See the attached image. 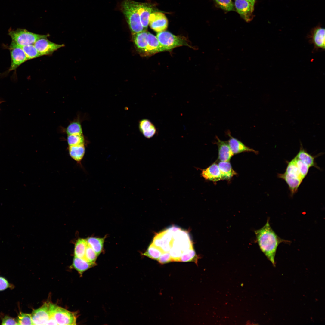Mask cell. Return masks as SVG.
I'll return each instance as SVG.
<instances>
[{"label": "cell", "instance_id": "cell-24", "mask_svg": "<svg viewBox=\"0 0 325 325\" xmlns=\"http://www.w3.org/2000/svg\"><path fill=\"white\" fill-rule=\"evenodd\" d=\"M221 179L229 180L237 174L233 169L230 163L228 162L221 161L218 164Z\"/></svg>", "mask_w": 325, "mask_h": 325}, {"label": "cell", "instance_id": "cell-21", "mask_svg": "<svg viewBox=\"0 0 325 325\" xmlns=\"http://www.w3.org/2000/svg\"><path fill=\"white\" fill-rule=\"evenodd\" d=\"M284 173L291 178L299 180L302 182L305 178L302 174L293 158L288 162Z\"/></svg>", "mask_w": 325, "mask_h": 325}, {"label": "cell", "instance_id": "cell-16", "mask_svg": "<svg viewBox=\"0 0 325 325\" xmlns=\"http://www.w3.org/2000/svg\"><path fill=\"white\" fill-rule=\"evenodd\" d=\"M201 175L205 179L217 181L221 179L218 164L214 163L207 168L202 170Z\"/></svg>", "mask_w": 325, "mask_h": 325}, {"label": "cell", "instance_id": "cell-7", "mask_svg": "<svg viewBox=\"0 0 325 325\" xmlns=\"http://www.w3.org/2000/svg\"><path fill=\"white\" fill-rule=\"evenodd\" d=\"M54 319L57 325H76L77 315L57 305L53 313Z\"/></svg>", "mask_w": 325, "mask_h": 325}, {"label": "cell", "instance_id": "cell-30", "mask_svg": "<svg viewBox=\"0 0 325 325\" xmlns=\"http://www.w3.org/2000/svg\"><path fill=\"white\" fill-rule=\"evenodd\" d=\"M16 320L18 325H33L31 314L20 312Z\"/></svg>", "mask_w": 325, "mask_h": 325}, {"label": "cell", "instance_id": "cell-33", "mask_svg": "<svg viewBox=\"0 0 325 325\" xmlns=\"http://www.w3.org/2000/svg\"><path fill=\"white\" fill-rule=\"evenodd\" d=\"M293 159L297 166L299 169L302 174L305 178L308 173L310 167L305 163L298 159L296 156Z\"/></svg>", "mask_w": 325, "mask_h": 325}, {"label": "cell", "instance_id": "cell-18", "mask_svg": "<svg viewBox=\"0 0 325 325\" xmlns=\"http://www.w3.org/2000/svg\"><path fill=\"white\" fill-rule=\"evenodd\" d=\"M148 44L146 53L152 54L165 51L160 44L157 37L148 32Z\"/></svg>", "mask_w": 325, "mask_h": 325}, {"label": "cell", "instance_id": "cell-10", "mask_svg": "<svg viewBox=\"0 0 325 325\" xmlns=\"http://www.w3.org/2000/svg\"><path fill=\"white\" fill-rule=\"evenodd\" d=\"M168 22L166 16L160 12H153L150 16L149 25L154 31L158 32L165 31L167 29Z\"/></svg>", "mask_w": 325, "mask_h": 325}, {"label": "cell", "instance_id": "cell-31", "mask_svg": "<svg viewBox=\"0 0 325 325\" xmlns=\"http://www.w3.org/2000/svg\"><path fill=\"white\" fill-rule=\"evenodd\" d=\"M221 9L227 11L234 10V5L232 0H213Z\"/></svg>", "mask_w": 325, "mask_h": 325}, {"label": "cell", "instance_id": "cell-32", "mask_svg": "<svg viewBox=\"0 0 325 325\" xmlns=\"http://www.w3.org/2000/svg\"><path fill=\"white\" fill-rule=\"evenodd\" d=\"M98 256L94 250L88 244L85 252L84 259L89 262L95 263Z\"/></svg>", "mask_w": 325, "mask_h": 325}, {"label": "cell", "instance_id": "cell-26", "mask_svg": "<svg viewBox=\"0 0 325 325\" xmlns=\"http://www.w3.org/2000/svg\"><path fill=\"white\" fill-rule=\"evenodd\" d=\"M88 245L86 239H78L75 244V256L84 259L86 249Z\"/></svg>", "mask_w": 325, "mask_h": 325}, {"label": "cell", "instance_id": "cell-35", "mask_svg": "<svg viewBox=\"0 0 325 325\" xmlns=\"http://www.w3.org/2000/svg\"><path fill=\"white\" fill-rule=\"evenodd\" d=\"M14 287L5 278L0 276V291H3L8 288H12Z\"/></svg>", "mask_w": 325, "mask_h": 325}, {"label": "cell", "instance_id": "cell-4", "mask_svg": "<svg viewBox=\"0 0 325 325\" xmlns=\"http://www.w3.org/2000/svg\"><path fill=\"white\" fill-rule=\"evenodd\" d=\"M8 34L11 38V42L21 47L34 45L38 39L47 38L48 36V34H38L29 31L25 29L20 28L15 30H10Z\"/></svg>", "mask_w": 325, "mask_h": 325}, {"label": "cell", "instance_id": "cell-15", "mask_svg": "<svg viewBox=\"0 0 325 325\" xmlns=\"http://www.w3.org/2000/svg\"><path fill=\"white\" fill-rule=\"evenodd\" d=\"M139 128L143 136L148 139L153 137L156 133L155 126L147 119H143L139 121Z\"/></svg>", "mask_w": 325, "mask_h": 325}, {"label": "cell", "instance_id": "cell-9", "mask_svg": "<svg viewBox=\"0 0 325 325\" xmlns=\"http://www.w3.org/2000/svg\"><path fill=\"white\" fill-rule=\"evenodd\" d=\"M41 56L51 54L54 51L65 46L53 42L47 38H42L37 40L34 44Z\"/></svg>", "mask_w": 325, "mask_h": 325}, {"label": "cell", "instance_id": "cell-23", "mask_svg": "<svg viewBox=\"0 0 325 325\" xmlns=\"http://www.w3.org/2000/svg\"><path fill=\"white\" fill-rule=\"evenodd\" d=\"M277 177L283 180L286 182L291 196H293L297 192L298 188L302 182L299 180L291 178L284 173L278 174Z\"/></svg>", "mask_w": 325, "mask_h": 325}, {"label": "cell", "instance_id": "cell-37", "mask_svg": "<svg viewBox=\"0 0 325 325\" xmlns=\"http://www.w3.org/2000/svg\"><path fill=\"white\" fill-rule=\"evenodd\" d=\"M2 102V101H1L0 100V104H1V103Z\"/></svg>", "mask_w": 325, "mask_h": 325}, {"label": "cell", "instance_id": "cell-8", "mask_svg": "<svg viewBox=\"0 0 325 325\" xmlns=\"http://www.w3.org/2000/svg\"><path fill=\"white\" fill-rule=\"evenodd\" d=\"M9 48L11 62L9 71H11L15 70L28 60L21 47L11 42Z\"/></svg>", "mask_w": 325, "mask_h": 325}, {"label": "cell", "instance_id": "cell-1", "mask_svg": "<svg viewBox=\"0 0 325 325\" xmlns=\"http://www.w3.org/2000/svg\"><path fill=\"white\" fill-rule=\"evenodd\" d=\"M257 242L261 250L273 264L277 247L282 243L289 241L280 238L271 228L268 219L265 225L255 231Z\"/></svg>", "mask_w": 325, "mask_h": 325}, {"label": "cell", "instance_id": "cell-3", "mask_svg": "<svg viewBox=\"0 0 325 325\" xmlns=\"http://www.w3.org/2000/svg\"><path fill=\"white\" fill-rule=\"evenodd\" d=\"M56 306L52 303L45 302L40 308L34 310L31 314L33 325H57L53 317Z\"/></svg>", "mask_w": 325, "mask_h": 325}, {"label": "cell", "instance_id": "cell-29", "mask_svg": "<svg viewBox=\"0 0 325 325\" xmlns=\"http://www.w3.org/2000/svg\"><path fill=\"white\" fill-rule=\"evenodd\" d=\"M67 141L68 146L85 144V138L82 134L67 135Z\"/></svg>", "mask_w": 325, "mask_h": 325}, {"label": "cell", "instance_id": "cell-11", "mask_svg": "<svg viewBox=\"0 0 325 325\" xmlns=\"http://www.w3.org/2000/svg\"><path fill=\"white\" fill-rule=\"evenodd\" d=\"M234 5L237 12L245 21H251L254 9L249 2L246 0H235Z\"/></svg>", "mask_w": 325, "mask_h": 325}, {"label": "cell", "instance_id": "cell-17", "mask_svg": "<svg viewBox=\"0 0 325 325\" xmlns=\"http://www.w3.org/2000/svg\"><path fill=\"white\" fill-rule=\"evenodd\" d=\"M148 32L147 30L132 34L133 41L137 49L146 52L148 44Z\"/></svg>", "mask_w": 325, "mask_h": 325}, {"label": "cell", "instance_id": "cell-2", "mask_svg": "<svg viewBox=\"0 0 325 325\" xmlns=\"http://www.w3.org/2000/svg\"><path fill=\"white\" fill-rule=\"evenodd\" d=\"M138 4V2L132 0H125L121 4V9L132 34L147 30L144 29L140 21Z\"/></svg>", "mask_w": 325, "mask_h": 325}, {"label": "cell", "instance_id": "cell-13", "mask_svg": "<svg viewBox=\"0 0 325 325\" xmlns=\"http://www.w3.org/2000/svg\"><path fill=\"white\" fill-rule=\"evenodd\" d=\"M138 10L141 23L144 29L147 30L150 15L153 12L152 5L148 3L138 2Z\"/></svg>", "mask_w": 325, "mask_h": 325}, {"label": "cell", "instance_id": "cell-5", "mask_svg": "<svg viewBox=\"0 0 325 325\" xmlns=\"http://www.w3.org/2000/svg\"><path fill=\"white\" fill-rule=\"evenodd\" d=\"M156 37L165 51L182 46L192 47L189 44L188 40L185 37L175 36L167 31L158 32Z\"/></svg>", "mask_w": 325, "mask_h": 325}, {"label": "cell", "instance_id": "cell-34", "mask_svg": "<svg viewBox=\"0 0 325 325\" xmlns=\"http://www.w3.org/2000/svg\"><path fill=\"white\" fill-rule=\"evenodd\" d=\"M2 325H18L16 319L8 315L5 316L2 319Z\"/></svg>", "mask_w": 325, "mask_h": 325}, {"label": "cell", "instance_id": "cell-20", "mask_svg": "<svg viewBox=\"0 0 325 325\" xmlns=\"http://www.w3.org/2000/svg\"><path fill=\"white\" fill-rule=\"evenodd\" d=\"M68 151L70 156L77 163H80L85 154V144L68 146Z\"/></svg>", "mask_w": 325, "mask_h": 325}, {"label": "cell", "instance_id": "cell-19", "mask_svg": "<svg viewBox=\"0 0 325 325\" xmlns=\"http://www.w3.org/2000/svg\"><path fill=\"white\" fill-rule=\"evenodd\" d=\"M317 156H314L309 154L303 147L302 144L300 142V150L296 156V157L305 163L310 167H314L318 169H320V168L317 165L315 160Z\"/></svg>", "mask_w": 325, "mask_h": 325}, {"label": "cell", "instance_id": "cell-25", "mask_svg": "<svg viewBox=\"0 0 325 325\" xmlns=\"http://www.w3.org/2000/svg\"><path fill=\"white\" fill-rule=\"evenodd\" d=\"M105 237L99 238L91 237L86 239L89 245L98 256L102 252Z\"/></svg>", "mask_w": 325, "mask_h": 325}, {"label": "cell", "instance_id": "cell-6", "mask_svg": "<svg viewBox=\"0 0 325 325\" xmlns=\"http://www.w3.org/2000/svg\"><path fill=\"white\" fill-rule=\"evenodd\" d=\"M309 42L313 44V52L324 51L325 49V29L317 26L312 29L307 36Z\"/></svg>", "mask_w": 325, "mask_h": 325}, {"label": "cell", "instance_id": "cell-27", "mask_svg": "<svg viewBox=\"0 0 325 325\" xmlns=\"http://www.w3.org/2000/svg\"><path fill=\"white\" fill-rule=\"evenodd\" d=\"M65 131L67 135L82 134L81 124L79 120H74L70 122Z\"/></svg>", "mask_w": 325, "mask_h": 325}, {"label": "cell", "instance_id": "cell-14", "mask_svg": "<svg viewBox=\"0 0 325 325\" xmlns=\"http://www.w3.org/2000/svg\"><path fill=\"white\" fill-rule=\"evenodd\" d=\"M216 144L218 151V159L223 162H229L234 154L231 151L228 142L221 140L216 136Z\"/></svg>", "mask_w": 325, "mask_h": 325}, {"label": "cell", "instance_id": "cell-12", "mask_svg": "<svg viewBox=\"0 0 325 325\" xmlns=\"http://www.w3.org/2000/svg\"><path fill=\"white\" fill-rule=\"evenodd\" d=\"M227 134L229 137L228 143L233 154L245 152H252L255 153H258L257 151L248 147L242 142L233 137L229 131L227 132Z\"/></svg>", "mask_w": 325, "mask_h": 325}, {"label": "cell", "instance_id": "cell-36", "mask_svg": "<svg viewBox=\"0 0 325 325\" xmlns=\"http://www.w3.org/2000/svg\"><path fill=\"white\" fill-rule=\"evenodd\" d=\"M249 2L251 5L252 8L254 9V6L256 1V0H246Z\"/></svg>", "mask_w": 325, "mask_h": 325}, {"label": "cell", "instance_id": "cell-22", "mask_svg": "<svg viewBox=\"0 0 325 325\" xmlns=\"http://www.w3.org/2000/svg\"><path fill=\"white\" fill-rule=\"evenodd\" d=\"M96 265V263L89 262L84 259L75 256L73 261V267L81 275L88 269Z\"/></svg>", "mask_w": 325, "mask_h": 325}, {"label": "cell", "instance_id": "cell-28", "mask_svg": "<svg viewBox=\"0 0 325 325\" xmlns=\"http://www.w3.org/2000/svg\"><path fill=\"white\" fill-rule=\"evenodd\" d=\"M28 60L36 58L41 56L34 45H25L21 47Z\"/></svg>", "mask_w": 325, "mask_h": 325}]
</instances>
